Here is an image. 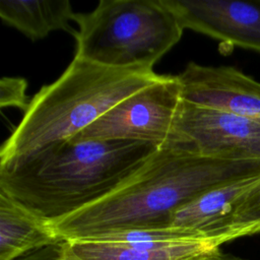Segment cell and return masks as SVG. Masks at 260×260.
Listing matches in <instances>:
<instances>
[{
  "instance_id": "cell-1",
  "label": "cell",
  "mask_w": 260,
  "mask_h": 260,
  "mask_svg": "<svg viewBox=\"0 0 260 260\" xmlns=\"http://www.w3.org/2000/svg\"><path fill=\"white\" fill-rule=\"evenodd\" d=\"M260 176V160H225L169 144L104 198L52 221L62 241L170 228L174 214L208 191Z\"/></svg>"
},
{
  "instance_id": "cell-2",
  "label": "cell",
  "mask_w": 260,
  "mask_h": 260,
  "mask_svg": "<svg viewBox=\"0 0 260 260\" xmlns=\"http://www.w3.org/2000/svg\"><path fill=\"white\" fill-rule=\"evenodd\" d=\"M155 150L139 141H60L0 167V191L52 222L110 194Z\"/></svg>"
},
{
  "instance_id": "cell-3",
  "label": "cell",
  "mask_w": 260,
  "mask_h": 260,
  "mask_svg": "<svg viewBox=\"0 0 260 260\" xmlns=\"http://www.w3.org/2000/svg\"><path fill=\"white\" fill-rule=\"evenodd\" d=\"M150 68H113L74 57L29 100L0 150V167L72 139L121 101L158 79Z\"/></svg>"
},
{
  "instance_id": "cell-4",
  "label": "cell",
  "mask_w": 260,
  "mask_h": 260,
  "mask_svg": "<svg viewBox=\"0 0 260 260\" xmlns=\"http://www.w3.org/2000/svg\"><path fill=\"white\" fill-rule=\"evenodd\" d=\"M74 21V57L113 68L152 69L184 30L162 0H101Z\"/></svg>"
},
{
  "instance_id": "cell-5",
  "label": "cell",
  "mask_w": 260,
  "mask_h": 260,
  "mask_svg": "<svg viewBox=\"0 0 260 260\" xmlns=\"http://www.w3.org/2000/svg\"><path fill=\"white\" fill-rule=\"evenodd\" d=\"M182 103L178 77L160 75L118 103L72 139L139 141L159 148L173 143Z\"/></svg>"
},
{
  "instance_id": "cell-6",
  "label": "cell",
  "mask_w": 260,
  "mask_h": 260,
  "mask_svg": "<svg viewBox=\"0 0 260 260\" xmlns=\"http://www.w3.org/2000/svg\"><path fill=\"white\" fill-rule=\"evenodd\" d=\"M62 260H193L219 248L179 228L131 230L53 245Z\"/></svg>"
},
{
  "instance_id": "cell-7",
  "label": "cell",
  "mask_w": 260,
  "mask_h": 260,
  "mask_svg": "<svg viewBox=\"0 0 260 260\" xmlns=\"http://www.w3.org/2000/svg\"><path fill=\"white\" fill-rule=\"evenodd\" d=\"M172 144L217 159L260 160V121L183 101Z\"/></svg>"
},
{
  "instance_id": "cell-8",
  "label": "cell",
  "mask_w": 260,
  "mask_h": 260,
  "mask_svg": "<svg viewBox=\"0 0 260 260\" xmlns=\"http://www.w3.org/2000/svg\"><path fill=\"white\" fill-rule=\"evenodd\" d=\"M181 26L260 53V5L242 0H162Z\"/></svg>"
},
{
  "instance_id": "cell-9",
  "label": "cell",
  "mask_w": 260,
  "mask_h": 260,
  "mask_svg": "<svg viewBox=\"0 0 260 260\" xmlns=\"http://www.w3.org/2000/svg\"><path fill=\"white\" fill-rule=\"evenodd\" d=\"M177 77L184 102L260 121V82L242 71L191 62Z\"/></svg>"
},
{
  "instance_id": "cell-10",
  "label": "cell",
  "mask_w": 260,
  "mask_h": 260,
  "mask_svg": "<svg viewBox=\"0 0 260 260\" xmlns=\"http://www.w3.org/2000/svg\"><path fill=\"white\" fill-rule=\"evenodd\" d=\"M61 241L51 221L0 191V260H17Z\"/></svg>"
},
{
  "instance_id": "cell-11",
  "label": "cell",
  "mask_w": 260,
  "mask_h": 260,
  "mask_svg": "<svg viewBox=\"0 0 260 260\" xmlns=\"http://www.w3.org/2000/svg\"><path fill=\"white\" fill-rule=\"evenodd\" d=\"M258 177L235 181L206 192L180 208L174 214L171 226L192 231L215 247H220V234L235 201Z\"/></svg>"
},
{
  "instance_id": "cell-12",
  "label": "cell",
  "mask_w": 260,
  "mask_h": 260,
  "mask_svg": "<svg viewBox=\"0 0 260 260\" xmlns=\"http://www.w3.org/2000/svg\"><path fill=\"white\" fill-rule=\"evenodd\" d=\"M75 12L68 0H1L0 17L4 23L17 29L31 41L46 38L56 30L73 37L70 26Z\"/></svg>"
},
{
  "instance_id": "cell-13",
  "label": "cell",
  "mask_w": 260,
  "mask_h": 260,
  "mask_svg": "<svg viewBox=\"0 0 260 260\" xmlns=\"http://www.w3.org/2000/svg\"><path fill=\"white\" fill-rule=\"evenodd\" d=\"M260 233V176L240 195L220 235V245L237 238Z\"/></svg>"
},
{
  "instance_id": "cell-14",
  "label": "cell",
  "mask_w": 260,
  "mask_h": 260,
  "mask_svg": "<svg viewBox=\"0 0 260 260\" xmlns=\"http://www.w3.org/2000/svg\"><path fill=\"white\" fill-rule=\"evenodd\" d=\"M26 80L20 77H3L0 80V106L15 107L23 112L29 101L26 96Z\"/></svg>"
},
{
  "instance_id": "cell-15",
  "label": "cell",
  "mask_w": 260,
  "mask_h": 260,
  "mask_svg": "<svg viewBox=\"0 0 260 260\" xmlns=\"http://www.w3.org/2000/svg\"><path fill=\"white\" fill-rule=\"evenodd\" d=\"M17 260H62V259L56 255L53 245H51L46 248L40 249L38 251L28 253L27 255ZM193 260H245V259L222 252L220 248H215Z\"/></svg>"
}]
</instances>
